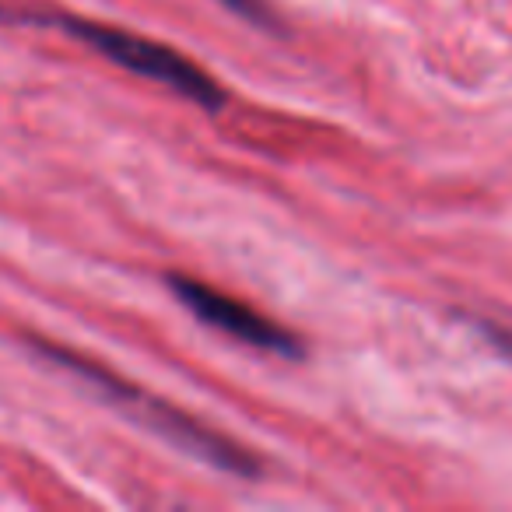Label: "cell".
<instances>
[{"mask_svg": "<svg viewBox=\"0 0 512 512\" xmlns=\"http://www.w3.org/2000/svg\"><path fill=\"white\" fill-rule=\"evenodd\" d=\"M36 348L43 351L50 362H60L64 369H71L74 376H81L85 383H92L95 390H99L109 404L120 407L127 418H134L137 425H144L148 432L162 435L165 442H172V446H179L183 453H190L193 460L207 463V467H214V470H225V474H235V477H260L264 474L260 460H256L249 449H242L239 442L218 435L214 428H207L204 421L190 418V414L179 411V407L165 404L162 397H151V393H144L141 386L113 376L109 369L92 365L88 358L74 355V351L57 348V344H36Z\"/></svg>", "mask_w": 512, "mask_h": 512, "instance_id": "obj_1", "label": "cell"}, {"mask_svg": "<svg viewBox=\"0 0 512 512\" xmlns=\"http://www.w3.org/2000/svg\"><path fill=\"white\" fill-rule=\"evenodd\" d=\"M25 18L39 25H57V29H64L67 36H74L78 43L92 46L102 57H109L116 67L172 88L176 95L197 102L207 113L225 109V102H228L225 88H221L211 74L200 71L193 60H186L183 53L169 50V46L151 43V39H141V36H134V32L113 29V25L88 22V18H78V15H64V11H36V15L29 11V15H22V22Z\"/></svg>", "mask_w": 512, "mask_h": 512, "instance_id": "obj_2", "label": "cell"}, {"mask_svg": "<svg viewBox=\"0 0 512 512\" xmlns=\"http://www.w3.org/2000/svg\"><path fill=\"white\" fill-rule=\"evenodd\" d=\"M218 4H225L228 11H235V15L249 18V22H256V25L271 22V15H267V8H264V0H218Z\"/></svg>", "mask_w": 512, "mask_h": 512, "instance_id": "obj_4", "label": "cell"}, {"mask_svg": "<svg viewBox=\"0 0 512 512\" xmlns=\"http://www.w3.org/2000/svg\"><path fill=\"white\" fill-rule=\"evenodd\" d=\"M165 281H169L172 295H176L200 323H207V327L221 330V334L235 337V341L249 344V348H256V351H267V355H278V358L306 355V348H302V341L292 330L278 327V323H271L267 316L256 313V309L228 299L218 288L200 285V281L186 278V274H169Z\"/></svg>", "mask_w": 512, "mask_h": 512, "instance_id": "obj_3", "label": "cell"}, {"mask_svg": "<svg viewBox=\"0 0 512 512\" xmlns=\"http://www.w3.org/2000/svg\"><path fill=\"white\" fill-rule=\"evenodd\" d=\"M477 330H481V334L488 337V341L495 344L505 358H512V330L509 327H498V323H491V320H481L477 323Z\"/></svg>", "mask_w": 512, "mask_h": 512, "instance_id": "obj_5", "label": "cell"}]
</instances>
